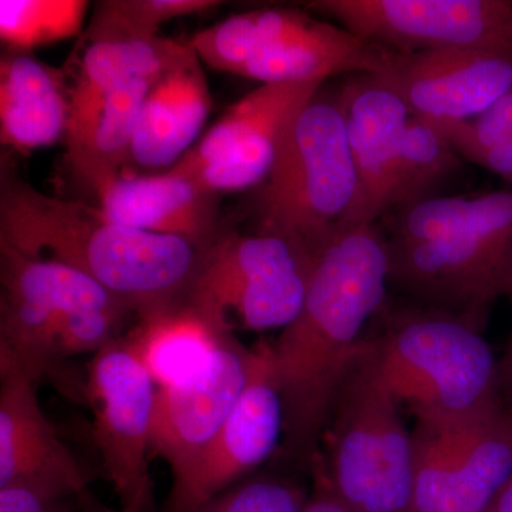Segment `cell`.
Wrapping results in <instances>:
<instances>
[{"label": "cell", "instance_id": "cell-9", "mask_svg": "<svg viewBox=\"0 0 512 512\" xmlns=\"http://www.w3.org/2000/svg\"><path fill=\"white\" fill-rule=\"evenodd\" d=\"M410 512H488L512 477V414L504 403L467 416L417 420Z\"/></svg>", "mask_w": 512, "mask_h": 512}, {"label": "cell", "instance_id": "cell-32", "mask_svg": "<svg viewBox=\"0 0 512 512\" xmlns=\"http://www.w3.org/2000/svg\"><path fill=\"white\" fill-rule=\"evenodd\" d=\"M302 512H353L345 507L339 500H336L332 494L328 493L325 488L319 487L316 494L309 498L308 504L305 505Z\"/></svg>", "mask_w": 512, "mask_h": 512}, {"label": "cell", "instance_id": "cell-8", "mask_svg": "<svg viewBox=\"0 0 512 512\" xmlns=\"http://www.w3.org/2000/svg\"><path fill=\"white\" fill-rule=\"evenodd\" d=\"M0 284V373H22L36 386L55 384L64 396L86 402V383L57 360V329L77 309L127 303L72 266L30 258L5 244H0Z\"/></svg>", "mask_w": 512, "mask_h": 512}, {"label": "cell", "instance_id": "cell-29", "mask_svg": "<svg viewBox=\"0 0 512 512\" xmlns=\"http://www.w3.org/2000/svg\"><path fill=\"white\" fill-rule=\"evenodd\" d=\"M437 124L461 157L512 183V87L474 119Z\"/></svg>", "mask_w": 512, "mask_h": 512}, {"label": "cell", "instance_id": "cell-33", "mask_svg": "<svg viewBox=\"0 0 512 512\" xmlns=\"http://www.w3.org/2000/svg\"><path fill=\"white\" fill-rule=\"evenodd\" d=\"M500 375L501 397H503L504 406L512 414V332L505 355L500 362Z\"/></svg>", "mask_w": 512, "mask_h": 512}, {"label": "cell", "instance_id": "cell-30", "mask_svg": "<svg viewBox=\"0 0 512 512\" xmlns=\"http://www.w3.org/2000/svg\"><path fill=\"white\" fill-rule=\"evenodd\" d=\"M309 497L291 478L259 474L232 485L194 512H302Z\"/></svg>", "mask_w": 512, "mask_h": 512}, {"label": "cell", "instance_id": "cell-25", "mask_svg": "<svg viewBox=\"0 0 512 512\" xmlns=\"http://www.w3.org/2000/svg\"><path fill=\"white\" fill-rule=\"evenodd\" d=\"M312 19L296 9L252 10L229 16L195 33L188 42L201 62L220 72L235 74L256 53L298 32Z\"/></svg>", "mask_w": 512, "mask_h": 512}, {"label": "cell", "instance_id": "cell-24", "mask_svg": "<svg viewBox=\"0 0 512 512\" xmlns=\"http://www.w3.org/2000/svg\"><path fill=\"white\" fill-rule=\"evenodd\" d=\"M227 335L183 301L138 319L126 338L161 389L197 375Z\"/></svg>", "mask_w": 512, "mask_h": 512}, {"label": "cell", "instance_id": "cell-1", "mask_svg": "<svg viewBox=\"0 0 512 512\" xmlns=\"http://www.w3.org/2000/svg\"><path fill=\"white\" fill-rule=\"evenodd\" d=\"M389 284L379 225L340 227L313 262L301 311L272 343L285 412L282 448L302 466L316 463L336 394Z\"/></svg>", "mask_w": 512, "mask_h": 512}, {"label": "cell", "instance_id": "cell-2", "mask_svg": "<svg viewBox=\"0 0 512 512\" xmlns=\"http://www.w3.org/2000/svg\"><path fill=\"white\" fill-rule=\"evenodd\" d=\"M0 244L89 275L138 319L185 299L202 251L183 238L110 220L89 202L50 197L3 161Z\"/></svg>", "mask_w": 512, "mask_h": 512}, {"label": "cell", "instance_id": "cell-11", "mask_svg": "<svg viewBox=\"0 0 512 512\" xmlns=\"http://www.w3.org/2000/svg\"><path fill=\"white\" fill-rule=\"evenodd\" d=\"M86 403L94 443L121 507L151 500V433L158 387L126 336L93 355L87 367Z\"/></svg>", "mask_w": 512, "mask_h": 512}, {"label": "cell", "instance_id": "cell-13", "mask_svg": "<svg viewBox=\"0 0 512 512\" xmlns=\"http://www.w3.org/2000/svg\"><path fill=\"white\" fill-rule=\"evenodd\" d=\"M285 412L276 379L272 343L252 348L244 392L207 448L173 478L163 512H194L222 491L245 480L284 440Z\"/></svg>", "mask_w": 512, "mask_h": 512}, {"label": "cell", "instance_id": "cell-34", "mask_svg": "<svg viewBox=\"0 0 512 512\" xmlns=\"http://www.w3.org/2000/svg\"><path fill=\"white\" fill-rule=\"evenodd\" d=\"M79 512H147V507L131 505V507H121L119 510H114V508L101 503L90 493V490H87L79 497Z\"/></svg>", "mask_w": 512, "mask_h": 512}, {"label": "cell", "instance_id": "cell-4", "mask_svg": "<svg viewBox=\"0 0 512 512\" xmlns=\"http://www.w3.org/2000/svg\"><path fill=\"white\" fill-rule=\"evenodd\" d=\"M393 315L369 339L383 383L417 420L456 419L504 403L500 362L483 330L430 309Z\"/></svg>", "mask_w": 512, "mask_h": 512}, {"label": "cell", "instance_id": "cell-17", "mask_svg": "<svg viewBox=\"0 0 512 512\" xmlns=\"http://www.w3.org/2000/svg\"><path fill=\"white\" fill-rule=\"evenodd\" d=\"M0 382V487L29 481L89 490L92 474L43 412L36 383L18 372L0 373Z\"/></svg>", "mask_w": 512, "mask_h": 512}, {"label": "cell", "instance_id": "cell-22", "mask_svg": "<svg viewBox=\"0 0 512 512\" xmlns=\"http://www.w3.org/2000/svg\"><path fill=\"white\" fill-rule=\"evenodd\" d=\"M191 50L190 42H175L160 36L144 40H86L67 80L70 99L67 131L79 126L114 90L137 79H161L183 62Z\"/></svg>", "mask_w": 512, "mask_h": 512}, {"label": "cell", "instance_id": "cell-14", "mask_svg": "<svg viewBox=\"0 0 512 512\" xmlns=\"http://www.w3.org/2000/svg\"><path fill=\"white\" fill-rule=\"evenodd\" d=\"M402 97L412 116L461 123L487 110L512 87V53L448 49L393 52L377 73Z\"/></svg>", "mask_w": 512, "mask_h": 512}, {"label": "cell", "instance_id": "cell-28", "mask_svg": "<svg viewBox=\"0 0 512 512\" xmlns=\"http://www.w3.org/2000/svg\"><path fill=\"white\" fill-rule=\"evenodd\" d=\"M220 5L214 0H106L96 6L84 40L154 39L168 20Z\"/></svg>", "mask_w": 512, "mask_h": 512}, {"label": "cell", "instance_id": "cell-19", "mask_svg": "<svg viewBox=\"0 0 512 512\" xmlns=\"http://www.w3.org/2000/svg\"><path fill=\"white\" fill-rule=\"evenodd\" d=\"M211 104L207 77L192 49L148 92L134 131L130 164L173 168L180 163L200 137Z\"/></svg>", "mask_w": 512, "mask_h": 512}, {"label": "cell", "instance_id": "cell-35", "mask_svg": "<svg viewBox=\"0 0 512 512\" xmlns=\"http://www.w3.org/2000/svg\"><path fill=\"white\" fill-rule=\"evenodd\" d=\"M488 512H512V477L495 498Z\"/></svg>", "mask_w": 512, "mask_h": 512}, {"label": "cell", "instance_id": "cell-6", "mask_svg": "<svg viewBox=\"0 0 512 512\" xmlns=\"http://www.w3.org/2000/svg\"><path fill=\"white\" fill-rule=\"evenodd\" d=\"M357 192L338 99L319 96L292 121L268 178L256 190L259 232L293 239L318 256Z\"/></svg>", "mask_w": 512, "mask_h": 512}, {"label": "cell", "instance_id": "cell-20", "mask_svg": "<svg viewBox=\"0 0 512 512\" xmlns=\"http://www.w3.org/2000/svg\"><path fill=\"white\" fill-rule=\"evenodd\" d=\"M392 50L350 30L312 19L305 28L279 39L242 64L235 76L261 84L325 83L336 74H377Z\"/></svg>", "mask_w": 512, "mask_h": 512}, {"label": "cell", "instance_id": "cell-5", "mask_svg": "<svg viewBox=\"0 0 512 512\" xmlns=\"http://www.w3.org/2000/svg\"><path fill=\"white\" fill-rule=\"evenodd\" d=\"M323 439L319 485L336 500L353 512L412 510L413 433L377 372L369 338L336 394Z\"/></svg>", "mask_w": 512, "mask_h": 512}, {"label": "cell", "instance_id": "cell-15", "mask_svg": "<svg viewBox=\"0 0 512 512\" xmlns=\"http://www.w3.org/2000/svg\"><path fill=\"white\" fill-rule=\"evenodd\" d=\"M252 349L225 336L197 375L157 390L151 433V460L160 458L173 478L207 448L247 386Z\"/></svg>", "mask_w": 512, "mask_h": 512}, {"label": "cell", "instance_id": "cell-7", "mask_svg": "<svg viewBox=\"0 0 512 512\" xmlns=\"http://www.w3.org/2000/svg\"><path fill=\"white\" fill-rule=\"evenodd\" d=\"M315 259L282 235L224 231L202 252L184 301L224 333L284 330L301 311Z\"/></svg>", "mask_w": 512, "mask_h": 512}, {"label": "cell", "instance_id": "cell-3", "mask_svg": "<svg viewBox=\"0 0 512 512\" xmlns=\"http://www.w3.org/2000/svg\"><path fill=\"white\" fill-rule=\"evenodd\" d=\"M387 248L390 284L484 330L495 302L512 305V190L414 202L396 211Z\"/></svg>", "mask_w": 512, "mask_h": 512}, {"label": "cell", "instance_id": "cell-10", "mask_svg": "<svg viewBox=\"0 0 512 512\" xmlns=\"http://www.w3.org/2000/svg\"><path fill=\"white\" fill-rule=\"evenodd\" d=\"M322 86L261 84L228 107L171 170L217 197L258 188L271 173L292 121Z\"/></svg>", "mask_w": 512, "mask_h": 512}, {"label": "cell", "instance_id": "cell-23", "mask_svg": "<svg viewBox=\"0 0 512 512\" xmlns=\"http://www.w3.org/2000/svg\"><path fill=\"white\" fill-rule=\"evenodd\" d=\"M158 80L137 79L124 84L79 126L67 131V158L73 178L97 200L120 177L121 168L130 164L138 116Z\"/></svg>", "mask_w": 512, "mask_h": 512}, {"label": "cell", "instance_id": "cell-21", "mask_svg": "<svg viewBox=\"0 0 512 512\" xmlns=\"http://www.w3.org/2000/svg\"><path fill=\"white\" fill-rule=\"evenodd\" d=\"M69 89L63 70L32 53L6 50L0 60V140L20 154L66 140Z\"/></svg>", "mask_w": 512, "mask_h": 512}, {"label": "cell", "instance_id": "cell-31", "mask_svg": "<svg viewBox=\"0 0 512 512\" xmlns=\"http://www.w3.org/2000/svg\"><path fill=\"white\" fill-rule=\"evenodd\" d=\"M80 495L29 481L2 485L0 512H79Z\"/></svg>", "mask_w": 512, "mask_h": 512}, {"label": "cell", "instance_id": "cell-16", "mask_svg": "<svg viewBox=\"0 0 512 512\" xmlns=\"http://www.w3.org/2000/svg\"><path fill=\"white\" fill-rule=\"evenodd\" d=\"M355 165V202L340 227L377 224L393 210L394 171L412 113L377 74H353L336 96Z\"/></svg>", "mask_w": 512, "mask_h": 512}, {"label": "cell", "instance_id": "cell-18", "mask_svg": "<svg viewBox=\"0 0 512 512\" xmlns=\"http://www.w3.org/2000/svg\"><path fill=\"white\" fill-rule=\"evenodd\" d=\"M99 207L119 224L183 238L202 252L224 234L217 195L173 170L151 177L120 175L101 194Z\"/></svg>", "mask_w": 512, "mask_h": 512}, {"label": "cell", "instance_id": "cell-12", "mask_svg": "<svg viewBox=\"0 0 512 512\" xmlns=\"http://www.w3.org/2000/svg\"><path fill=\"white\" fill-rule=\"evenodd\" d=\"M309 8L393 52L473 47L512 53V0H318Z\"/></svg>", "mask_w": 512, "mask_h": 512}, {"label": "cell", "instance_id": "cell-26", "mask_svg": "<svg viewBox=\"0 0 512 512\" xmlns=\"http://www.w3.org/2000/svg\"><path fill=\"white\" fill-rule=\"evenodd\" d=\"M460 157L436 121L410 117L397 154L392 212L430 198L460 168Z\"/></svg>", "mask_w": 512, "mask_h": 512}, {"label": "cell", "instance_id": "cell-27", "mask_svg": "<svg viewBox=\"0 0 512 512\" xmlns=\"http://www.w3.org/2000/svg\"><path fill=\"white\" fill-rule=\"evenodd\" d=\"M84 0H2L0 39L6 50L30 53L83 32Z\"/></svg>", "mask_w": 512, "mask_h": 512}]
</instances>
